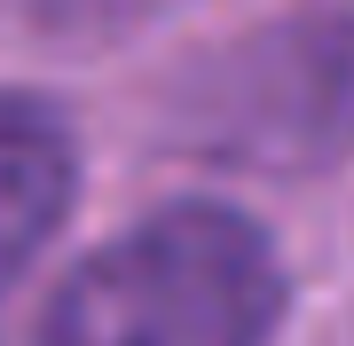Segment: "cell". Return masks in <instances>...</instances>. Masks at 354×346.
Here are the masks:
<instances>
[{
    "label": "cell",
    "mask_w": 354,
    "mask_h": 346,
    "mask_svg": "<svg viewBox=\"0 0 354 346\" xmlns=\"http://www.w3.org/2000/svg\"><path fill=\"white\" fill-rule=\"evenodd\" d=\"M283 260L236 205H165L64 276L32 346H268Z\"/></svg>",
    "instance_id": "1"
},
{
    "label": "cell",
    "mask_w": 354,
    "mask_h": 346,
    "mask_svg": "<svg viewBox=\"0 0 354 346\" xmlns=\"http://www.w3.org/2000/svg\"><path fill=\"white\" fill-rule=\"evenodd\" d=\"M55 24H87V32H118V24H142L158 8H181V0H39Z\"/></svg>",
    "instance_id": "4"
},
{
    "label": "cell",
    "mask_w": 354,
    "mask_h": 346,
    "mask_svg": "<svg viewBox=\"0 0 354 346\" xmlns=\"http://www.w3.org/2000/svg\"><path fill=\"white\" fill-rule=\"evenodd\" d=\"M71 189H79V150L64 110L24 87H0V307L48 252V236L64 229Z\"/></svg>",
    "instance_id": "3"
},
{
    "label": "cell",
    "mask_w": 354,
    "mask_h": 346,
    "mask_svg": "<svg viewBox=\"0 0 354 346\" xmlns=\"http://www.w3.org/2000/svg\"><path fill=\"white\" fill-rule=\"evenodd\" d=\"M205 150L252 157V166H307L354 150V0L323 16L276 24L268 39L236 48L197 110Z\"/></svg>",
    "instance_id": "2"
}]
</instances>
